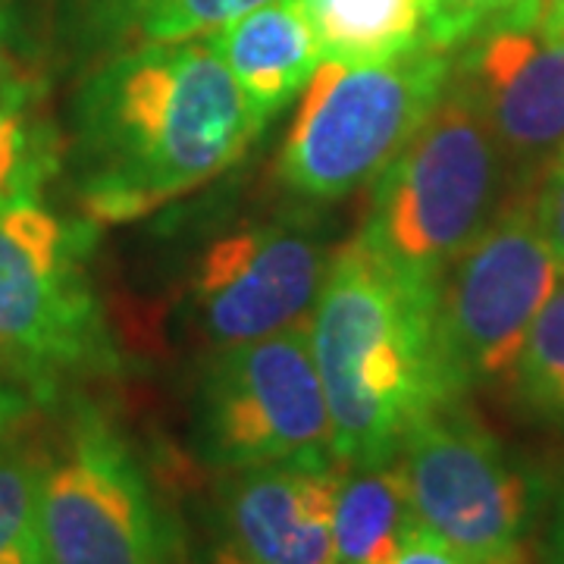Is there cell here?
I'll use <instances>...</instances> for the list:
<instances>
[{
    "mask_svg": "<svg viewBox=\"0 0 564 564\" xmlns=\"http://www.w3.org/2000/svg\"><path fill=\"white\" fill-rule=\"evenodd\" d=\"M555 564H564V511L558 521V533H555Z\"/></svg>",
    "mask_w": 564,
    "mask_h": 564,
    "instance_id": "484cf974",
    "label": "cell"
},
{
    "mask_svg": "<svg viewBox=\"0 0 564 564\" xmlns=\"http://www.w3.org/2000/svg\"><path fill=\"white\" fill-rule=\"evenodd\" d=\"M323 61L383 63L423 47L421 0H299Z\"/></svg>",
    "mask_w": 564,
    "mask_h": 564,
    "instance_id": "2e32d148",
    "label": "cell"
},
{
    "mask_svg": "<svg viewBox=\"0 0 564 564\" xmlns=\"http://www.w3.org/2000/svg\"><path fill=\"white\" fill-rule=\"evenodd\" d=\"M395 462L417 524L470 564H527L530 484L462 402L426 414Z\"/></svg>",
    "mask_w": 564,
    "mask_h": 564,
    "instance_id": "9c48e42d",
    "label": "cell"
},
{
    "mask_svg": "<svg viewBox=\"0 0 564 564\" xmlns=\"http://www.w3.org/2000/svg\"><path fill=\"white\" fill-rule=\"evenodd\" d=\"M51 564H170V533L139 458L91 404H73L41 464Z\"/></svg>",
    "mask_w": 564,
    "mask_h": 564,
    "instance_id": "52a82bcc",
    "label": "cell"
},
{
    "mask_svg": "<svg viewBox=\"0 0 564 564\" xmlns=\"http://www.w3.org/2000/svg\"><path fill=\"white\" fill-rule=\"evenodd\" d=\"M514 192L502 148L455 79L373 180L361 236L392 263L440 282Z\"/></svg>",
    "mask_w": 564,
    "mask_h": 564,
    "instance_id": "3957f363",
    "label": "cell"
},
{
    "mask_svg": "<svg viewBox=\"0 0 564 564\" xmlns=\"http://www.w3.org/2000/svg\"><path fill=\"white\" fill-rule=\"evenodd\" d=\"M98 223L35 198L0 202V361L39 395L113 373L120 355L88 276Z\"/></svg>",
    "mask_w": 564,
    "mask_h": 564,
    "instance_id": "277c9868",
    "label": "cell"
},
{
    "mask_svg": "<svg viewBox=\"0 0 564 564\" xmlns=\"http://www.w3.org/2000/svg\"><path fill=\"white\" fill-rule=\"evenodd\" d=\"M558 276L562 267L536 226L533 185H521L440 280L436 336L462 399L470 386L514 370Z\"/></svg>",
    "mask_w": 564,
    "mask_h": 564,
    "instance_id": "8992f818",
    "label": "cell"
},
{
    "mask_svg": "<svg viewBox=\"0 0 564 564\" xmlns=\"http://www.w3.org/2000/svg\"><path fill=\"white\" fill-rule=\"evenodd\" d=\"M540 25L552 39H564V0H540Z\"/></svg>",
    "mask_w": 564,
    "mask_h": 564,
    "instance_id": "d4e9b609",
    "label": "cell"
},
{
    "mask_svg": "<svg viewBox=\"0 0 564 564\" xmlns=\"http://www.w3.org/2000/svg\"><path fill=\"white\" fill-rule=\"evenodd\" d=\"M389 564H470L464 555H458L448 543H443L436 533H430L423 524H411L404 533L402 545L395 552V558Z\"/></svg>",
    "mask_w": 564,
    "mask_h": 564,
    "instance_id": "603a6c76",
    "label": "cell"
},
{
    "mask_svg": "<svg viewBox=\"0 0 564 564\" xmlns=\"http://www.w3.org/2000/svg\"><path fill=\"white\" fill-rule=\"evenodd\" d=\"M41 464L44 448L13 430L0 433V564H51L41 530Z\"/></svg>",
    "mask_w": 564,
    "mask_h": 564,
    "instance_id": "ac0fdd59",
    "label": "cell"
},
{
    "mask_svg": "<svg viewBox=\"0 0 564 564\" xmlns=\"http://www.w3.org/2000/svg\"><path fill=\"white\" fill-rule=\"evenodd\" d=\"M533 214L545 245L564 270V144L533 182Z\"/></svg>",
    "mask_w": 564,
    "mask_h": 564,
    "instance_id": "44dd1931",
    "label": "cell"
},
{
    "mask_svg": "<svg viewBox=\"0 0 564 564\" xmlns=\"http://www.w3.org/2000/svg\"><path fill=\"white\" fill-rule=\"evenodd\" d=\"M414 521L399 462L343 467L336 477V564H389Z\"/></svg>",
    "mask_w": 564,
    "mask_h": 564,
    "instance_id": "5bb4252c",
    "label": "cell"
},
{
    "mask_svg": "<svg viewBox=\"0 0 564 564\" xmlns=\"http://www.w3.org/2000/svg\"><path fill=\"white\" fill-rule=\"evenodd\" d=\"M326 267L321 236L299 223H261L223 236L204 251L195 273L207 336L226 348L304 323Z\"/></svg>",
    "mask_w": 564,
    "mask_h": 564,
    "instance_id": "8fae6325",
    "label": "cell"
},
{
    "mask_svg": "<svg viewBox=\"0 0 564 564\" xmlns=\"http://www.w3.org/2000/svg\"><path fill=\"white\" fill-rule=\"evenodd\" d=\"M270 0H79V35L107 54L210 35Z\"/></svg>",
    "mask_w": 564,
    "mask_h": 564,
    "instance_id": "9a60e30c",
    "label": "cell"
},
{
    "mask_svg": "<svg viewBox=\"0 0 564 564\" xmlns=\"http://www.w3.org/2000/svg\"><path fill=\"white\" fill-rule=\"evenodd\" d=\"M336 477L333 464L304 462L232 470L214 564H336Z\"/></svg>",
    "mask_w": 564,
    "mask_h": 564,
    "instance_id": "7c38bea8",
    "label": "cell"
},
{
    "mask_svg": "<svg viewBox=\"0 0 564 564\" xmlns=\"http://www.w3.org/2000/svg\"><path fill=\"white\" fill-rule=\"evenodd\" d=\"M452 79V54L423 44L383 63L321 61L282 141L280 180L336 202L377 180Z\"/></svg>",
    "mask_w": 564,
    "mask_h": 564,
    "instance_id": "5b68a950",
    "label": "cell"
},
{
    "mask_svg": "<svg viewBox=\"0 0 564 564\" xmlns=\"http://www.w3.org/2000/svg\"><path fill=\"white\" fill-rule=\"evenodd\" d=\"M29 73H41V63L22 22L20 0H0V82Z\"/></svg>",
    "mask_w": 564,
    "mask_h": 564,
    "instance_id": "7402d4cb",
    "label": "cell"
},
{
    "mask_svg": "<svg viewBox=\"0 0 564 564\" xmlns=\"http://www.w3.org/2000/svg\"><path fill=\"white\" fill-rule=\"evenodd\" d=\"M242 88L254 117L270 126L321 66V41L299 0H270L207 35Z\"/></svg>",
    "mask_w": 564,
    "mask_h": 564,
    "instance_id": "4fadbf2b",
    "label": "cell"
},
{
    "mask_svg": "<svg viewBox=\"0 0 564 564\" xmlns=\"http://www.w3.org/2000/svg\"><path fill=\"white\" fill-rule=\"evenodd\" d=\"M267 129L207 39L107 54L73 101L85 217L132 223L232 170Z\"/></svg>",
    "mask_w": 564,
    "mask_h": 564,
    "instance_id": "6da1fadb",
    "label": "cell"
},
{
    "mask_svg": "<svg viewBox=\"0 0 564 564\" xmlns=\"http://www.w3.org/2000/svg\"><path fill=\"white\" fill-rule=\"evenodd\" d=\"M518 395L543 417H564V270L511 370Z\"/></svg>",
    "mask_w": 564,
    "mask_h": 564,
    "instance_id": "d6986e66",
    "label": "cell"
},
{
    "mask_svg": "<svg viewBox=\"0 0 564 564\" xmlns=\"http://www.w3.org/2000/svg\"><path fill=\"white\" fill-rule=\"evenodd\" d=\"M524 0H421L423 41L436 51H458L486 25L508 17Z\"/></svg>",
    "mask_w": 564,
    "mask_h": 564,
    "instance_id": "ffe728a7",
    "label": "cell"
},
{
    "mask_svg": "<svg viewBox=\"0 0 564 564\" xmlns=\"http://www.w3.org/2000/svg\"><path fill=\"white\" fill-rule=\"evenodd\" d=\"M458 51L452 79L484 113L514 188L533 185L564 144V39L540 25V0H524Z\"/></svg>",
    "mask_w": 564,
    "mask_h": 564,
    "instance_id": "30bf717a",
    "label": "cell"
},
{
    "mask_svg": "<svg viewBox=\"0 0 564 564\" xmlns=\"http://www.w3.org/2000/svg\"><path fill=\"white\" fill-rule=\"evenodd\" d=\"M63 151L47 113L44 69L0 82V202L41 195L61 173Z\"/></svg>",
    "mask_w": 564,
    "mask_h": 564,
    "instance_id": "e0dca14e",
    "label": "cell"
},
{
    "mask_svg": "<svg viewBox=\"0 0 564 564\" xmlns=\"http://www.w3.org/2000/svg\"><path fill=\"white\" fill-rule=\"evenodd\" d=\"M198 440L223 470L336 462L307 321L223 348L204 377Z\"/></svg>",
    "mask_w": 564,
    "mask_h": 564,
    "instance_id": "ba28073f",
    "label": "cell"
},
{
    "mask_svg": "<svg viewBox=\"0 0 564 564\" xmlns=\"http://www.w3.org/2000/svg\"><path fill=\"white\" fill-rule=\"evenodd\" d=\"M440 282L392 263L361 232L329 258L307 321L343 467L395 462L404 436L462 402L436 336Z\"/></svg>",
    "mask_w": 564,
    "mask_h": 564,
    "instance_id": "7a4b0ae2",
    "label": "cell"
},
{
    "mask_svg": "<svg viewBox=\"0 0 564 564\" xmlns=\"http://www.w3.org/2000/svg\"><path fill=\"white\" fill-rule=\"evenodd\" d=\"M29 411H32V399L29 395H22L20 389H13V386L0 383V433L3 430H17L29 417Z\"/></svg>",
    "mask_w": 564,
    "mask_h": 564,
    "instance_id": "cb8c5ba5",
    "label": "cell"
}]
</instances>
